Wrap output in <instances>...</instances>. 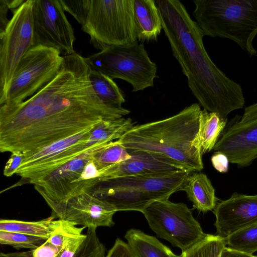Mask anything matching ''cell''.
<instances>
[{"mask_svg":"<svg viewBox=\"0 0 257 257\" xmlns=\"http://www.w3.org/2000/svg\"><path fill=\"white\" fill-rule=\"evenodd\" d=\"M63 56L55 77L25 101L0 107V151L26 153L130 113L114 109L98 98L91 67L76 52Z\"/></svg>","mask_w":257,"mask_h":257,"instance_id":"1","label":"cell"},{"mask_svg":"<svg viewBox=\"0 0 257 257\" xmlns=\"http://www.w3.org/2000/svg\"><path fill=\"white\" fill-rule=\"evenodd\" d=\"M154 1L173 55L199 104L223 119L232 111L242 108L245 99L241 86L211 59L203 44V32L183 3L179 0Z\"/></svg>","mask_w":257,"mask_h":257,"instance_id":"2","label":"cell"},{"mask_svg":"<svg viewBox=\"0 0 257 257\" xmlns=\"http://www.w3.org/2000/svg\"><path fill=\"white\" fill-rule=\"evenodd\" d=\"M201 109L186 106L161 120L135 125L117 141L128 152L144 151L162 156L190 172L203 169L198 135Z\"/></svg>","mask_w":257,"mask_h":257,"instance_id":"3","label":"cell"},{"mask_svg":"<svg viewBox=\"0 0 257 257\" xmlns=\"http://www.w3.org/2000/svg\"><path fill=\"white\" fill-rule=\"evenodd\" d=\"M192 14L204 35L229 39L250 56L257 35V0H195Z\"/></svg>","mask_w":257,"mask_h":257,"instance_id":"4","label":"cell"},{"mask_svg":"<svg viewBox=\"0 0 257 257\" xmlns=\"http://www.w3.org/2000/svg\"><path fill=\"white\" fill-rule=\"evenodd\" d=\"M191 172L181 171L165 175H134L104 180L90 191L118 211H142L152 203L169 199L182 191Z\"/></svg>","mask_w":257,"mask_h":257,"instance_id":"5","label":"cell"},{"mask_svg":"<svg viewBox=\"0 0 257 257\" xmlns=\"http://www.w3.org/2000/svg\"><path fill=\"white\" fill-rule=\"evenodd\" d=\"M133 4L134 0H91L81 30L94 48L102 51L138 41Z\"/></svg>","mask_w":257,"mask_h":257,"instance_id":"6","label":"cell"},{"mask_svg":"<svg viewBox=\"0 0 257 257\" xmlns=\"http://www.w3.org/2000/svg\"><path fill=\"white\" fill-rule=\"evenodd\" d=\"M108 47L85 58L93 70L112 79L119 78L130 83L133 92L154 86L157 66L152 62L143 43Z\"/></svg>","mask_w":257,"mask_h":257,"instance_id":"7","label":"cell"},{"mask_svg":"<svg viewBox=\"0 0 257 257\" xmlns=\"http://www.w3.org/2000/svg\"><path fill=\"white\" fill-rule=\"evenodd\" d=\"M106 144L87 150L34 184L53 215L68 200L84 192H90L99 183L100 171L92 158L94 151Z\"/></svg>","mask_w":257,"mask_h":257,"instance_id":"8","label":"cell"},{"mask_svg":"<svg viewBox=\"0 0 257 257\" xmlns=\"http://www.w3.org/2000/svg\"><path fill=\"white\" fill-rule=\"evenodd\" d=\"M63 58L57 49L32 47L19 63L3 104H17L34 95L57 74Z\"/></svg>","mask_w":257,"mask_h":257,"instance_id":"9","label":"cell"},{"mask_svg":"<svg viewBox=\"0 0 257 257\" xmlns=\"http://www.w3.org/2000/svg\"><path fill=\"white\" fill-rule=\"evenodd\" d=\"M142 213L158 237L167 240L182 251L207 235L183 203H174L169 199L159 200L149 205Z\"/></svg>","mask_w":257,"mask_h":257,"instance_id":"10","label":"cell"},{"mask_svg":"<svg viewBox=\"0 0 257 257\" xmlns=\"http://www.w3.org/2000/svg\"><path fill=\"white\" fill-rule=\"evenodd\" d=\"M34 2L25 1L13 10L12 17L0 33V105L5 101L19 63L33 47Z\"/></svg>","mask_w":257,"mask_h":257,"instance_id":"11","label":"cell"},{"mask_svg":"<svg viewBox=\"0 0 257 257\" xmlns=\"http://www.w3.org/2000/svg\"><path fill=\"white\" fill-rule=\"evenodd\" d=\"M95 126L45 147L23 153L24 159L16 174L34 184L47 175L96 146L89 148L86 144L90 133Z\"/></svg>","mask_w":257,"mask_h":257,"instance_id":"12","label":"cell"},{"mask_svg":"<svg viewBox=\"0 0 257 257\" xmlns=\"http://www.w3.org/2000/svg\"><path fill=\"white\" fill-rule=\"evenodd\" d=\"M33 11V47L54 48L63 55L75 52L74 30L59 0H35Z\"/></svg>","mask_w":257,"mask_h":257,"instance_id":"13","label":"cell"},{"mask_svg":"<svg viewBox=\"0 0 257 257\" xmlns=\"http://www.w3.org/2000/svg\"><path fill=\"white\" fill-rule=\"evenodd\" d=\"M115 208L105 200L84 192L62 205L54 216L85 228L111 226Z\"/></svg>","mask_w":257,"mask_h":257,"instance_id":"14","label":"cell"},{"mask_svg":"<svg viewBox=\"0 0 257 257\" xmlns=\"http://www.w3.org/2000/svg\"><path fill=\"white\" fill-rule=\"evenodd\" d=\"M213 150L224 154L229 163L249 165L257 159V117L234 123L222 134Z\"/></svg>","mask_w":257,"mask_h":257,"instance_id":"15","label":"cell"},{"mask_svg":"<svg viewBox=\"0 0 257 257\" xmlns=\"http://www.w3.org/2000/svg\"><path fill=\"white\" fill-rule=\"evenodd\" d=\"M214 225L217 235L223 237L257 224V195L233 193L228 199L217 203Z\"/></svg>","mask_w":257,"mask_h":257,"instance_id":"16","label":"cell"},{"mask_svg":"<svg viewBox=\"0 0 257 257\" xmlns=\"http://www.w3.org/2000/svg\"><path fill=\"white\" fill-rule=\"evenodd\" d=\"M128 159L99 170L100 182L134 175H165L185 170L168 159L144 151L130 152Z\"/></svg>","mask_w":257,"mask_h":257,"instance_id":"17","label":"cell"},{"mask_svg":"<svg viewBox=\"0 0 257 257\" xmlns=\"http://www.w3.org/2000/svg\"><path fill=\"white\" fill-rule=\"evenodd\" d=\"M134 16L137 40H157L162 26L158 9L154 0H134Z\"/></svg>","mask_w":257,"mask_h":257,"instance_id":"18","label":"cell"},{"mask_svg":"<svg viewBox=\"0 0 257 257\" xmlns=\"http://www.w3.org/2000/svg\"><path fill=\"white\" fill-rule=\"evenodd\" d=\"M191 173L187 178L182 191L186 192L188 198L193 203L194 209L203 212L214 210L217 205V198L210 180L203 173Z\"/></svg>","mask_w":257,"mask_h":257,"instance_id":"19","label":"cell"},{"mask_svg":"<svg viewBox=\"0 0 257 257\" xmlns=\"http://www.w3.org/2000/svg\"><path fill=\"white\" fill-rule=\"evenodd\" d=\"M134 257H169L173 252L157 238L131 229L125 236Z\"/></svg>","mask_w":257,"mask_h":257,"instance_id":"20","label":"cell"},{"mask_svg":"<svg viewBox=\"0 0 257 257\" xmlns=\"http://www.w3.org/2000/svg\"><path fill=\"white\" fill-rule=\"evenodd\" d=\"M51 216L36 221L1 219L0 231L17 232L48 239L60 227L62 219L54 220Z\"/></svg>","mask_w":257,"mask_h":257,"instance_id":"21","label":"cell"},{"mask_svg":"<svg viewBox=\"0 0 257 257\" xmlns=\"http://www.w3.org/2000/svg\"><path fill=\"white\" fill-rule=\"evenodd\" d=\"M135 125L131 118L121 117L104 120L91 131L86 144L88 147L118 140Z\"/></svg>","mask_w":257,"mask_h":257,"instance_id":"22","label":"cell"},{"mask_svg":"<svg viewBox=\"0 0 257 257\" xmlns=\"http://www.w3.org/2000/svg\"><path fill=\"white\" fill-rule=\"evenodd\" d=\"M90 80L94 91L101 101L107 107L122 110L125 99L122 91L113 79L91 69Z\"/></svg>","mask_w":257,"mask_h":257,"instance_id":"23","label":"cell"},{"mask_svg":"<svg viewBox=\"0 0 257 257\" xmlns=\"http://www.w3.org/2000/svg\"><path fill=\"white\" fill-rule=\"evenodd\" d=\"M226 122L217 113L201 110L198 139L202 155L213 150Z\"/></svg>","mask_w":257,"mask_h":257,"instance_id":"24","label":"cell"},{"mask_svg":"<svg viewBox=\"0 0 257 257\" xmlns=\"http://www.w3.org/2000/svg\"><path fill=\"white\" fill-rule=\"evenodd\" d=\"M131 157L127 149L117 140L111 141L96 149L92 160L99 170L118 164Z\"/></svg>","mask_w":257,"mask_h":257,"instance_id":"25","label":"cell"},{"mask_svg":"<svg viewBox=\"0 0 257 257\" xmlns=\"http://www.w3.org/2000/svg\"><path fill=\"white\" fill-rule=\"evenodd\" d=\"M226 246L224 237L207 234L203 239L182 251L179 257H220Z\"/></svg>","mask_w":257,"mask_h":257,"instance_id":"26","label":"cell"},{"mask_svg":"<svg viewBox=\"0 0 257 257\" xmlns=\"http://www.w3.org/2000/svg\"><path fill=\"white\" fill-rule=\"evenodd\" d=\"M228 247L248 254L257 251V224L225 237Z\"/></svg>","mask_w":257,"mask_h":257,"instance_id":"27","label":"cell"},{"mask_svg":"<svg viewBox=\"0 0 257 257\" xmlns=\"http://www.w3.org/2000/svg\"><path fill=\"white\" fill-rule=\"evenodd\" d=\"M46 240L44 238L20 232L0 231L1 244L11 245L18 249L22 248L35 249Z\"/></svg>","mask_w":257,"mask_h":257,"instance_id":"28","label":"cell"},{"mask_svg":"<svg viewBox=\"0 0 257 257\" xmlns=\"http://www.w3.org/2000/svg\"><path fill=\"white\" fill-rule=\"evenodd\" d=\"M96 228H87L86 237L73 257H105V248L96 234Z\"/></svg>","mask_w":257,"mask_h":257,"instance_id":"29","label":"cell"},{"mask_svg":"<svg viewBox=\"0 0 257 257\" xmlns=\"http://www.w3.org/2000/svg\"><path fill=\"white\" fill-rule=\"evenodd\" d=\"M59 1L64 10L70 13L82 25L88 13L91 0Z\"/></svg>","mask_w":257,"mask_h":257,"instance_id":"30","label":"cell"},{"mask_svg":"<svg viewBox=\"0 0 257 257\" xmlns=\"http://www.w3.org/2000/svg\"><path fill=\"white\" fill-rule=\"evenodd\" d=\"M23 3V0H0V33L4 31L9 21L7 19L8 10L17 9Z\"/></svg>","mask_w":257,"mask_h":257,"instance_id":"31","label":"cell"},{"mask_svg":"<svg viewBox=\"0 0 257 257\" xmlns=\"http://www.w3.org/2000/svg\"><path fill=\"white\" fill-rule=\"evenodd\" d=\"M63 249L46 240L39 247L32 250V257H58Z\"/></svg>","mask_w":257,"mask_h":257,"instance_id":"32","label":"cell"},{"mask_svg":"<svg viewBox=\"0 0 257 257\" xmlns=\"http://www.w3.org/2000/svg\"><path fill=\"white\" fill-rule=\"evenodd\" d=\"M105 257H134L127 243L117 238Z\"/></svg>","mask_w":257,"mask_h":257,"instance_id":"33","label":"cell"},{"mask_svg":"<svg viewBox=\"0 0 257 257\" xmlns=\"http://www.w3.org/2000/svg\"><path fill=\"white\" fill-rule=\"evenodd\" d=\"M24 155L23 153H12L5 165L4 170V175L7 177H10L16 174L17 170L24 159Z\"/></svg>","mask_w":257,"mask_h":257,"instance_id":"34","label":"cell"},{"mask_svg":"<svg viewBox=\"0 0 257 257\" xmlns=\"http://www.w3.org/2000/svg\"><path fill=\"white\" fill-rule=\"evenodd\" d=\"M211 161L213 167L218 172L225 173L228 171L229 161L224 154L215 152L211 157Z\"/></svg>","mask_w":257,"mask_h":257,"instance_id":"35","label":"cell"},{"mask_svg":"<svg viewBox=\"0 0 257 257\" xmlns=\"http://www.w3.org/2000/svg\"><path fill=\"white\" fill-rule=\"evenodd\" d=\"M253 255L252 254L243 253L226 246L223 249L220 257H252Z\"/></svg>","mask_w":257,"mask_h":257,"instance_id":"36","label":"cell"},{"mask_svg":"<svg viewBox=\"0 0 257 257\" xmlns=\"http://www.w3.org/2000/svg\"><path fill=\"white\" fill-rule=\"evenodd\" d=\"M1 257H32V250L29 251L16 252L14 253H1Z\"/></svg>","mask_w":257,"mask_h":257,"instance_id":"37","label":"cell"},{"mask_svg":"<svg viewBox=\"0 0 257 257\" xmlns=\"http://www.w3.org/2000/svg\"><path fill=\"white\" fill-rule=\"evenodd\" d=\"M169 257H179V255H176L174 253Z\"/></svg>","mask_w":257,"mask_h":257,"instance_id":"38","label":"cell"},{"mask_svg":"<svg viewBox=\"0 0 257 257\" xmlns=\"http://www.w3.org/2000/svg\"><path fill=\"white\" fill-rule=\"evenodd\" d=\"M254 107L256 110H257V102L254 104Z\"/></svg>","mask_w":257,"mask_h":257,"instance_id":"39","label":"cell"},{"mask_svg":"<svg viewBox=\"0 0 257 257\" xmlns=\"http://www.w3.org/2000/svg\"><path fill=\"white\" fill-rule=\"evenodd\" d=\"M252 257H257V255H253Z\"/></svg>","mask_w":257,"mask_h":257,"instance_id":"40","label":"cell"}]
</instances>
